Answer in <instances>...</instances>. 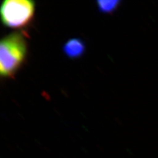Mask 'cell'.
I'll use <instances>...</instances> for the list:
<instances>
[{"instance_id":"obj_1","label":"cell","mask_w":158,"mask_h":158,"mask_svg":"<svg viewBox=\"0 0 158 158\" xmlns=\"http://www.w3.org/2000/svg\"><path fill=\"white\" fill-rule=\"evenodd\" d=\"M28 51L27 34L14 32L5 36L0 43V75L13 78L26 61Z\"/></svg>"},{"instance_id":"obj_2","label":"cell","mask_w":158,"mask_h":158,"mask_svg":"<svg viewBox=\"0 0 158 158\" xmlns=\"http://www.w3.org/2000/svg\"><path fill=\"white\" fill-rule=\"evenodd\" d=\"M35 2L29 0H6L1 7L2 23L9 28H23L32 21Z\"/></svg>"},{"instance_id":"obj_3","label":"cell","mask_w":158,"mask_h":158,"mask_svg":"<svg viewBox=\"0 0 158 158\" xmlns=\"http://www.w3.org/2000/svg\"><path fill=\"white\" fill-rule=\"evenodd\" d=\"M63 51L65 56L69 59H79L82 57L85 53V43L81 38H71L64 44Z\"/></svg>"},{"instance_id":"obj_4","label":"cell","mask_w":158,"mask_h":158,"mask_svg":"<svg viewBox=\"0 0 158 158\" xmlns=\"http://www.w3.org/2000/svg\"><path fill=\"white\" fill-rule=\"evenodd\" d=\"M121 2L120 0L113 1H100L96 2L98 11L103 14H112L120 6Z\"/></svg>"}]
</instances>
